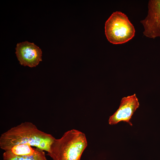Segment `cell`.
<instances>
[{"mask_svg": "<svg viewBox=\"0 0 160 160\" xmlns=\"http://www.w3.org/2000/svg\"><path fill=\"white\" fill-rule=\"evenodd\" d=\"M140 23L144 36L152 39L160 37V0L149 1L147 15Z\"/></svg>", "mask_w": 160, "mask_h": 160, "instance_id": "4", "label": "cell"}, {"mask_svg": "<svg viewBox=\"0 0 160 160\" xmlns=\"http://www.w3.org/2000/svg\"><path fill=\"white\" fill-rule=\"evenodd\" d=\"M31 146L28 144L17 145L13 146L7 151L17 156H31L34 153L36 148Z\"/></svg>", "mask_w": 160, "mask_h": 160, "instance_id": "8", "label": "cell"}, {"mask_svg": "<svg viewBox=\"0 0 160 160\" xmlns=\"http://www.w3.org/2000/svg\"><path fill=\"white\" fill-rule=\"evenodd\" d=\"M87 145L84 134L73 129L65 132L61 138H55L47 155L53 160H80Z\"/></svg>", "mask_w": 160, "mask_h": 160, "instance_id": "2", "label": "cell"}, {"mask_svg": "<svg viewBox=\"0 0 160 160\" xmlns=\"http://www.w3.org/2000/svg\"><path fill=\"white\" fill-rule=\"evenodd\" d=\"M44 151L36 148L34 153L31 156L15 155L9 151H4L3 160H47Z\"/></svg>", "mask_w": 160, "mask_h": 160, "instance_id": "7", "label": "cell"}, {"mask_svg": "<svg viewBox=\"0 0 160 160\" xmlns=\"http://www.w3.org/2000/svg\"><path fill=\"white\" fill-rule=\"evenodd\" d=\"M55 138L38 129L32 123L25 122L2 134L0 147L5 151L13 146L28 144L49 152Z\"/></svg>", "mask_w": 160, "mask_h": 160, "instance_id": "1", "label": "cell"}, {"mask_svg": "<svg viewBox=\"0 0 160 160\" xmlns=\"http://www.w3.org/2000/svg\"><path fill=\"white\" fill-rule=\"evenodd\" d=\"M15 50L17 57L22 65L32 68L42 60L41 50L33 43L25 41L17 43Z\"/></svg>", "mask_w": 160, "mask_h": 160, "instance_id": "5", "label": "cell"}, {"mask_svg": "<svg viewBox=\"0 0 160 160\" xmlns=\"http://www.w3.org/2000/svg\"><path fill=\"white\" fill-rule=\"evenodd\" d=\"M139 106L138 99L135 94L122 98L118 109L109 117V124L112 125L116 124L120 121H123L132 126L129 121Z\"/></svg>", "mask_w": 160, "mask_h": 160, "instance_id": "6", "label": "cell"}, {"mask_svg": "<svg viewBox=\"0 0 160 160\" xmlns=\"http://www.w3.org/2000/svg\"><path fill=\"white\" fill-rule=\"evenodd\" d=\"M105 34L113 44L125 43L134 36L135 30L127 15L120 11L113 12L105 23Z\"/></svg>", "mask_w": 160, "mask_h": 160, "instance_id": "3", "label": "cell"}]
</instances>
